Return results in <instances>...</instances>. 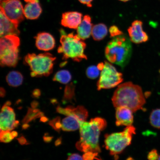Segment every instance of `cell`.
<instances>
[{"instance_id": "obj_1", "label": "cell", "mask_w": 160, "mask_h": 160, "mask_svg": "<svg viewBox=\"0 0 160 160\" xmlns=\"http://www.w3.org/2000/svg\"><path fill=\"white\" fill-rule=\"evenodd\" d=\"M105 119L100 117L92 119L89 122H82L80 127V140L76 147L79 151L99 153L101 152L99 138L101 132L107 127Z\"/></svg>"}, {"instance_id": "obj_2", "label": "cell", "mask_w": 160, "mask_h": 160, "mask_svg": "<svg viewBox=\"0 0 160 160\" xmlns=\"http://www.w3.org/2000/svg\"><path fill=\"white\" fill-rule=\"evenodd\" d=\"M112 100L115 108L127 107L133 112L142 109L146 103L141 88L131 82L119 85L114 93Z\"/></svg>"}, {"instance_id": "obj_3", "label": "cell", "mask_w": 160, "mask_h": 160, "mask_svg": "<svg viewBox=\"0 0 160 160\" xmlns=\"http://www.w3.org/2000/svg\"><path fill=\"white\" fill-rule=\"evenodd\" d=\"M131 41L127 36L123 34L113 37L105 50V57L108 61L122 68L127 65L132 53Z\"/></svg>"}, {"instance_id": "obj_4", "label": "cell", "mask_w": 160, "mask_h": 160, "mask_svg": "<svg viewBox=\"0 0 160 160\" xmlns=\"http://www.w3.org/2000/svg\"><path fill=\"white\" fill-rule=\"evenodd\" d=\"M60 32L61 45L58 48V51L62 55V59L66 60L71 59L77 62L87 59V56L84 53L86 44L82 40L73 33L67 34L62 29Z\"/></svg>"}, {"instance_id": "obj_5", "label": "cell", "mask_w": 160, "mask_h": 160, "mask_svg": "<svg viewBox=\"0 0 160 160\" xmlns=\"http://www.w3.org/2000/svg\"><path fill=\"white\" fill-rule=\"evenodd\" d=\"M56 58L49 53H29L25 56V62L29 66L32 77H48L52 72Z\"/></svg>"}, {"instance_id": "obj_6", "label": "cell", "mask_w": 160, "mask_h": 160, "mask_svg": "<svg viewBox=\"0 0 160 160\" xmlns=\"http://www.w3.org/2000/svg\"><path fill=\"white\" fill-rule=\"evenodd\" d=\"M135 131V128L132 125L126 127L123 131L105 135V148L109 151L110 154L114 156L115 160H117L118 155L131 144Z\"/></svg>"}, {"instance_id": "obj_7", "label": "cell", "mask_w": 160, "mask_h": 160, "mask_svg": "<svg viewBox=\"0 0 160 160\" xmlns=\"http://www.w3.org/2000/svg\"><path fill=\"white\" fill-rule=\"evenodd\" d=\"M20 41L18 36L10 35L1 38L0 61L2 67H15L19 60Z\"/></svg>"}, {"instance_id": "obj_8", "label": "cell", "mask_w": 160, "mask_h": 160, "mask_svg": "<svg viewBox=\"0 0 160 160\" xmlns=\"http://www.w3.org/2000/svg\"><path fill=\"white\" fill-rule=\"evenodd\" d=\"M123 81L122 73L118 72L111 64L105 62L98 82L97 89H111L119 85Z\"/></svg>"}, {"instance_id": "obj_9", "label": "cell", "mask_w": 160, "mask_h": 160, "mask_svg": "<svg viewBox=\"0 0 160 160\" xmlns=\"http://www.w3.org/2000/svg\"><path fill=\"white\" fill-rule=\"evenodd\" d=\"M1 11L13 22L18 25L24 20V9L20 0H2Z\"/></svg>"}, {"instance_id": "obj_10", "label": "cell", "mask_w": 160, "mask_h": 160, "mask_svg": "<svg viewBox=\"0 0 160 160\" xmlns=\"http://www.w3.org/2000/svg\"><path fill=\"white\" fill-rule=\"evenodd\" d=\"M11 102L7 101L2 108L1 113V130L11 131L19 125V122L15 120V114L12 108L10 107Z\"/></svg>"}, {"instance_id": "obj_11", "label": "cell", "mask_w": 160, "mask_h": 160, "mask_svg": "<svg viewBox=\"0 0 160 160\" xmlns=\"http://www.w3.org/2000/svg\"><path fill=\"white\" fill-rule=\"evenodd\" d=\"M142 25V22L139 20H136L133 22L131 27L128 29L130 39L135 43L145 42L148 40V36L143 31Z\"/></svg>"}, {"instance_id": "obj_12", "label": "cell", "mask_w": 160, "mask_h": 160, "mask_svg": "<svg viewBox=\"0 0 160 160\" xmlns=\"http://www.w3.org/2000/svg\"><path fill=\"white\" fill-rule=\"evenodd\" d=\"M133 112L129 108L120 107L116 108V125L117 126L129 127L133 122Z\"/></svg>"}, {"instance_id": "obj_13", "label": "cell", "mask_w": 160, "mask_h": 160, "mask_svg": "<svg viewBox=\"0 0 160 160\" xmlns=\"http://www.w3.org/2000/svg\"><path fill=\"white\" fill-rule=\"evenodd\" d=\"M35 39L36 47L41 51H49L55 47L54 38L49 33L43 32L38 33Z\"/></svg>"}, {"instance_id": "obj_14", "label": "cell", "mask_w": 160, "mask_h": 160, "mask_svg": "<svg viewBox=\"0 0 160 160\" xmlns=\"http://www.w3.org/2000/svg\"><path fill=\"white\" fill-rule=\"evenodd\" d=\"M0 21L1 38L7 35H14L18 36L19 35L20 32L18 29V25L10 21L1 11L0 14Z\"/></svg>"}, {"instance_id": "obj_15", "label": "cell", "mask_w": 160, "mask_h": 160, "mask_svg": "<svg viewBox=\"0 0 160 160\" xmlns=\"http://www.w3.org/2000/svg\"><path fill=\"white\" fill-rule=\"evenodd\" d=\"M82 14L77 12H69L63 13L61 21L63 27L76 29L81 24Z\"/></svg>"}, {"instance_id": "obj_16", "label": "cell", "mask_w": 160, "mask_h": 160, "mask_svg": "<svg viewBox=\"0 0 160 160\" xmlns=\"http://www.w3.org/2000/svg\"><path fill=\"white\" fill-rule=\"evenodd\" d=\"M92 28L91 17L89 15H85L78 28L77 35L82 40L89 38L91 35Z\"/></svg>"}, {"instance_id": "obj_17", "label": "cell", "mask_w": 160, "mask_h": 160, "mask_svg": "<svg viewBox=\"0 0 160 160\" xmlns=\"http://www.w3.org/2000/svg\"><path fill=\"white\" fill-rule=\"evenodd\" d=\"M42 9L38 2H29L25 6L24 8V15L27 19H36L39 17Z\"/></svg>"}, {"instance_id": "obj_18", "label": "cell", "mask_w": 160, "mask_h": 160, "mask_svg": "<svg viewBox=\"0 0 160 160\" xmlns=\"http://www.w3.org/2000/svg\"><path fill=\"white\" fill-rule=\"evenodd\" d=\"M82 122L75 115L68 116L62 121V129L64 131H75L79 128Z\"/></svg>"}, {"instance_id": "obj_19", "label": "cell", "mask_w": 160, "mask_h": 160, "mask_svg": "<svg viewBox=\"0 0 160 160\" xmlns=\"http://www.w3.org/2000/svg\"><path fill=\"white\" fill-rule=\"evenodd\" d=\"M108 32L107 26L103 23H99L93 26L91 35L95 41H99L104 38Z\"/></svg>"}, {"instance_id": "obj_20", "label": "cell", "mask_w": 160, "mask_h": 160, "mask_svg": "<svg viewBox=\"0 0 160 160\" xmlns=\"http://www.w3.org/2000/svg\"><path fill=\"white\" fill-rule=\"evenodd\" d=\"M23 78L19 72H10L6 77V81L8 85L12 87H18L22 83Z\"/></svg>"}, {"instance_id": "obj_21", "label": "cell", "mask_w": 160, "mask_h": 160, "mask_svg": "<svg viewBox=\"0 0 160 160\" xmlns=\"http://www.w3.org/2000/svg\"><path fill=\"white\" fill-rule=\"evenodd\" d=\"M44 115L42 112L38 109L29 108L27 115L22 121L23 124H28L36 119L41 118Z\"/></svg>"}, {"instance_id": "obj_22", "label": "cell", "mask_w": 160, "mask_h": 160, "mask_svg": "<svg viewBox=\"0 0 160 160\" xmlns=\"http://www.w3.org/2000/svg\"><path fill=\"white\" fill-rule=\"evenodd\" d=\"M72 76L69 71L62 70L57 72L54 76L53 80L62 84H67L71 81Z\"/></svg>"}, {"instance_id": "obj_23", "label": "cell", "mask_w": 160, "mask_h": 160, "mask_svg": "<svg viewBox=\"0 0 160 160\" xmlns=\"http://www.w3.org/2000/svg\"><path fill=\"white\" fill-rule=\"evenodd\" d=\"M72 114L76 116L82 122L87 120L88 113L87 109L82 106H78L76 108L72 106Z\"/></svg>"}, {"instance_id": "obj_24", "label": "cell", "mask_w": 160, "mask_h": 160, "mask_svg": "<svg viewBox=\"0 0 160 160\" xmlns=\"http://www.w3.org/2000/svg\"><path fill=\"white\" fill-rule=\"evenodd\" d=\"M150 123L156 128L160 129V109H157L152 111L149 117Z\"/></svg>"}, {"instance_id": "obj_25", "label": "cell", "mask_w": 160, "mask_h": 160, "mask_svg": "<svg viewBox=\"0 0 160 160\" xmlns=\"http://www.w3.org/2000/svg\"><path fill=\"white\" fill-rule=\"evenodd\" d=\"M75 97V87L72 83L66 86L64 95L63 102L72 101Z\"/></svg>"}, {"instance_id": "obj_26", "label": "cell", "mask_w": 160, "mask_h": 160, "mask_svg": "<svg viewBox=\"0 0 160 160\" xmlns=\"http://www.w3.org/2000/svg\"><path fill=\"white\" fill-rule=\"evenodd\" d=\"M100 71L97 67L91 66L88 68L86 71V74L89 78L95 79L98 77Z\"/></svg>"}, {"instance_id": "obj_27", "label": "cell", "mask_w": 160, "mask_h": 160, "mask_svg": "<svg viewBox=\"0 0 160 160\" xmlns=\"http://www.w3.org/2000/svg\"><path fill=\"white\" fill-rule=\"evenodd\" d=\"M14 138L12 135L10 131H4L1 130L0 140L2 142L9 143L11 142Z\"/></svg>"}, {"instance_id": "obj_28", "label": "cell", "mask_w": 160, "mask_h": 160, "mask_svg": "<svg viewBox=\"0 0 160 160\" xmlns=\"http://www.w3.org/2000/svg\"><path fill=\"white\" fill-rule=\"evenodd\" d=\"M49 124L56 131L59 132L62 128L61 118L57 117L49 122Z\"/></svg>"}, {"instance_id": "obj_29", "label": "cell", "mask_w": 160, "mask_h": 160, "mask_svg": "<svg viewBox=\"0 0 160 160\" xmlns=\"http://www.w3.org/2000/svg\"><path fill=\"white\" fill-rule=\"evenodd\" d=\"M98 153L93 152H88L85 153L83 156V160H94L95 159L99 160Z\"/></svg>"}, {"instance_id": "obj_30", "label": "cell", "mask_w": 160, "mask_h": 160, "mask_svg": "<svg viewBox=\"0 0 160 160\" xmlns=\"http://www.w3.org/2000/svg\"><path fill=\"white\" fill-rule=\"evenodd\" d=\"M57 111L58 113L66 116L72 115L71 106H68L65 108L58 106L57 108Z\"/></svg>"}, {"instance_id": "obj_31", "label": "cell", "mask_w": 160, "mask_h": 160, "mask_svg": "<svg viewBox=\"0 0 160 160\" xmlns=\"http://www.w3.org/2000/svg\"><path fill=\"white\" fill-rule=\"evenodd\" d=\"M109 32L111 37L113 38L122 35V33L121 30L117 26L115 25L112 26L110 28Z\"/></svg>"}, {"instance_id": "obj_32", "label": "cell", "mask_w": 160, "mask_h": 160, "mask_svg": "<svg viewBox=\"0 0 160 160\" xmlns=\"http://www.w3.org/2000/svg\"><path fill=\"white\" fill-rule=\"evenodd\" d=\"M159 157L157 150L153 149L148 154L147 157L148 160H157Z\"/></svg>"}, {"instance_id": "obj_33", "label": "cell", "mask_w": 160, "mask_h": 160, "mask_svg": "<svg viewBox=\"0 0 160 160\" xmlns=\"http://www.w3.org/2000/svg\"><path fill=\"white\" fill-rule=\"evenodd\" d=\"M67 160H83V157L82 158L78 153H73L69 156Z\"/></svg>"}, {"instance_id": "obj_34", "label": "cell", "mask_w": 160, "mask_h": 160, "mask_svg": "<svg viewBox=\"0 0 160 160\" xmlns=\"http://www.w3.org/2000/svg\"><path fill=\"white\" fill-rule=\"evenodd\" d=\"M53 138V137L49 136L48 134V133H45V135L43 137L44 141L46 143L51 142Z\"/></svg>"}, {"instance_id": "obj_35", "label": "cell", "mask_w": 160, "mask_h": 160, "mask_svg": "<svg viewBox=\"0 0 160 160\" xmlns=\"http://www.w3.org/2000/svg\"><path fill=\"white\" fill-rule=\"evenodd\" d=\"M78 1L83 4L87 5L88 7H91L92 6V2L93 0H78Z\"/></svg>"}, {"instance_id": "obj_36", "label": "cell", "mask_w": 160, "mask_h": 160, "mask_svg": "<svg viewBox=\"0 0 160 160\" xmlns=\"http://www.w3.org/2000/svg\"><path fill=\"white\" fill-rule=\"evenodd\" d=\"M17 140L19 142L20 144L21 145L27 144L28 143L27 140L24 137H23V136L18 138Z\"/></svg>"}, {"instance_id": "obj_37", "label": "cell", "mask_w": 160, "mask_h": 160, "mask_svg": "<svg viewBox=\"0 0 160 160\" xmlns=\"http://www.w3.org/2000/svg\"><path fill=\"white\" fill-rule=\"evenodd\" d=\"M41 94V92L39 89L35 90L32 93L33 97L35 98H38Z\"/></svg>"}, {"instance_id": "obj_38", "label": "cell", "mask_w": 160, "mask_h": 160, "mask_svg": "<svg viewBox=\"0 0 160 160\" xmlns=\"http://www.w3.org/2000/svg\"><path fill=\"white\" fill-rule=\"evenodd\" d=\"M32 108H36L39 105V103L36 101H33L31 103Z\"/></svg>"}, {"instance_id": "obj_39", "label": "cell", "mask_w": 160, "mask_h": 160, "mask_svg": "<svg viewBox=\"0 0 160 160\" xmlns=\"http://www.w3.org/2000/svg\"><path fill=\"white\" fill-rule=\"evenodd\" d=\"M62 143V138H59L57 141H55V145L56 146H59Z\"/></svg>"}, {"instance_id": "obj_40", "label": "cell", "mask_w": 160, "mask_h": 160, "mask_svg": "<svg viewBox=\"0 0 160 160\" xmlns=\"http://www.w3.org/2000/svg\"><path fill=\"white\" fill-rule=\"evenodd\" d=\"M48 121V119L44 116L41 118V119H40V121L43 122H47Z\"/></svg>"}, {"instance_id": "obj_41", "label": "cell", "mask_w": 160, "mask_h": 160, "mask_svg": "<svg viewBox=\"0 0 160 160\" xmlns=\"http://www.w3.org/2000/svg\"><path fill=\"white\" fill-rule=\"evenodd\" d=\"M1 97H5L6 94V91L3 88H1Z\"/></svg>"}, {"instance_id": "obj_42", "label": "cell", "mask_w": 160, "mask_h": 160, "mask_svg": "<svg viewBox=\"0 0 160 160\" xmlns=\"http://www.w3.org/2000/svg\"><path fill=\"white\" fill-rule=\"evenodd\" d=\"M11 133L12 135L14 138L17 137L18 136V133L17 131H12L11 132Z\"/></svg>"}, {"instance_id": "obj_43", "label": "cell", "mask_w": 160, "mask_h": 160, "mask_svg": "<svg viewBox=\"0 0 160 160\" xmlns=\"http://www.w3.org/2000/svg\"><path fill=\"white\" fill-rule=\"evenodd\" d=\"M30 126L28 124H23V125L22 126V129H26L28 128Z\"/></svg>"}, {"instance_id": "obj_44", "label": "cell", "mask_w": 160, "mask_h": 160, "mask_svg": "<svg viewBox=\"0 0 160 160\" xmlns=\"http://www.w3.org/2000/svg\"><path fill=\"white\" fill-rule=\"evenodd\" d=\"M27 2H38V0H24Z\"/></svg>"}, {"instance_id": "obj_45", "label": "cell", "mask_w": 160, "mask_h": 160, "mask_svg": "<svg viewBox=\"0 0 160 160\" xmlns=\"http://www.w3.org/2000/svg\"><path fill=\"white\" fill-rule=\"evenodd\" d=\"M119 1H121L124 2H126L128 1H130V0H119Z\"/></svg>"}, {"instance_id": "obj_46", "label": "cell", "mask_w": 160, "mask_h": 160, "mask_svg": "<svg viewBox=\"0 0 160 160\" xmlns=\"http://www.w3.org/2000/svg\"><path fill=\"white\" fill-rule=\"evenodd\" d=\"M157 160H160V155L159 156L158 158V159Z\"/></svg>"}, {"instance_id": "obj_47", "label": "cell", "mask_w": 160, "mask_h": 160, "mask_svg": "<svg viewBox=\"0 0 160 160\" xmlns=\"http://www.w3.org/2000/svg\"><path fill=\"white\" fill-rule=\"evenodd\" d=\"M128 160H129V159H128Z\"/></svg>"}, {"instance_id": "obj_48", "label": "cell", "mask_w": 160, "mask_h": 160, "mask_svg": "<svg viewBox=\"0 0 160 160\" xmlns=\"http://www.w3.org/2000/svg\"><path fill=\"white\" fill-rule=\"evenodd\" d=\"M1 1H2V0H1Z\"/></svg>"}]
</instances>
